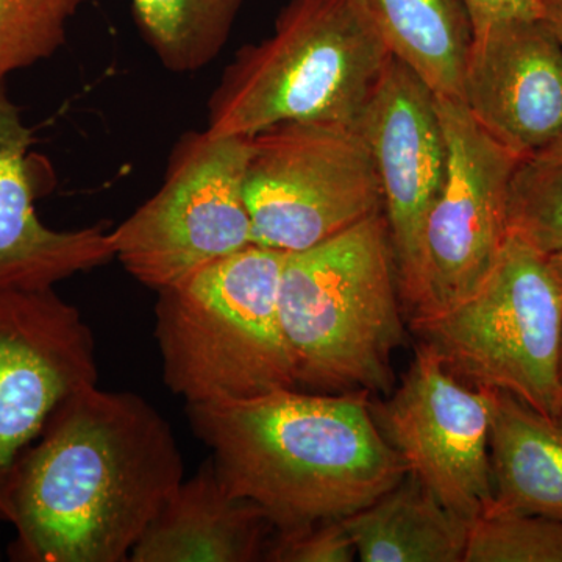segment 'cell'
<instances>
[{"instance_id":"6da1fadb","label":"cell","mask_w":562,"mask_h":562,"mask_svg":"<svg viewBox=\"0 0 562 562\" xmlns=\"http://www.w3.org/2000/svg\"><path fill=\"white\" fill-rule=\"evenodd\" d=\"M183 469L171 425L146 398L81 387L14 464L10 560L128 561Z\"/></svg>"},{"instance_id":"7a4b0ae2","label":"cell","mask_w":562,"mask_h":562,"mask_svg":"<svg viewBox=\"0 0 562 562\" xmlns=\"http://www.w3.org/2000/svg\"><path fill=\"white\" fill-rule=\"evenodd\" d=\"M187 413L225 490L260 506L276 531L347 519L409 472L368 392L280 390Z\"/></svg>"},{"instance_id":"3957f363","label":"cell","mask_w":562,"mask_h":562,"mask_svg":"<svg viewBox=\"0 0 562 562\" xmlns=\"http://www.w3.org/2000/svg\"><path fill=\"white\" fill-rule=\"evenodd\" d=\"M279 308L297 387L390 395L405 342L394 250L383 213L286 254Z\"/></svg>"},{"instance_id":"277c9868","label":"cell","mask_w":562,"mask_h":562,"mask_svg":"<svg viewBox=\"0 0 562 562\" xmlns=\"http://www.w3.org/2000/svg\"><path fill=\"white\" fill-rule=\"evenodd\" d=\"M392 55L362 0H290L228 63L206 131L250 138L290 122L358 125Z\"/></svg>"},{"instance_id":"5b68a950","label":"cell","mask_w":562,"mask_h":562,"mask_svg":"<svg viewBox=\"0 0 562 562\" xmlns=\"http://www.w3.org/2000/svg\"><path fill=\"white\" fill-rule=\"evenodd\" d=\"M284 258L254 243L157 291L162 380L187 405L297 390L280 319Z\"/></svg>"},{"instance_id":"8992f818","label":"cell","mask_w":562,"mask_h":562,"mask_svg":"<svg viewBox=\"0 0 562 562\" xmlns=\"http://www.w3.org/2000/svg\"><path fill=\"white\" fill-rule=\"evenodd\" d=\"M409 327L462 382L509 392L552 419L562 387V294L530 244L509 233L479 290Z\"/></svg>"},{"instance_id":"52a82bcc","label":"cell","mask_w":562,"mask_h":562,"mask_svg":"<svg viewBox=\"0 0 562 562\" xmlns=\"http://www.w3.org/2000/svg\"><path fill=\"white\" fill-rule=\"evenodd\" d=\"M244 198L258 246L291 254L383 213L358 125L290 122L249 138Z\"/></svg>"},{"instance_id":"ba28073f","label":"cell","mask_w":562,"mask_h":562,"mask_svg":"<svg viewBox=\"0 0 562 562\" xmlns=\"http://www.w3.org/2000/svg\"><path fill=\"white\" fill-rule=\"evenodd\" d=\"M249 138L190 132L173 147L160 190L113 235L114 260L160 291L254 244L244 198Z\"/></svg>"},{"instance_id":"9c48e42d","label":"cell","mask_w":562,"mask_h":562,"mask_svg":"<svg viewBox=\"0 0 562 562\" xmlns=\"http://www.w3.org/2000/svg\"><path fill=\"white\" fill-rule=\"evenodd\" d=\"M446 176L422 235V290L408 322L446 312L479 290L509 236L508 195L520 157L473 120L460 99L438 98Z\"/></svg>"},{"instance_id":"30bf717a","label":"cell","mask_w":562,"mask_h":562,"mask_svg":"<svg viewBox=\"0 0 562 562\" xmlns=\"http://www.w3.org/2000/svg\"><path fill=\"white\" fill-rule=\"evenodd\" d=\"M495 390L462 382L425 342L373 417L387 443L447 506L472 522L491 508Z\"/></svg>"},{"instance_id":"8fae6325","label":"cell","mask_w":562,"mask_h":562,"mask_svg":"<svg viewBox=\"0 0 562 562\" xmlns=\"http://www.w3.org/2000/svg\"><path fill=\"white\" fill-rule=\"evenodd\" d=\"M98 380L94 336L76 306L55 288H0V522L21 453L65 398Z\"/></svg>"},{"instance_id":"7c38bea8","label":"cell","mask_w":562,"mask_h":562,"mask_svg":"<svg viewBox=\"0 0 562 562\" xmlns=\"http://www.w3.org/2000/svg\"><path fill=\"white\" fill-rule=\"evenodd\" d=\"M383 195L406 321L422 290V235L446 176L447 144L436 95L391 57L358 122Z\"/></svg>"},{"instance_id":"4fadbf2b","label":"cell","mask_w":562,"mask_h":562,"mask_svg":"<svg viewBox=\"0 0 562 562\" xmlns=\"http://www.w3.org/2000/svg\"><path fill=\"white\" fill-rule=\"evenodd\" d=\"M462 102L483 131L524 158L562 135V47L543 18L473 33Z\"/></svg>"},{"instance_id":"5bb4252c","label":"cell","mask_w":562,"mask_h":562,"mask_svg":"<svg viewBox=\"0 0 562 562\" xmlns=\"http://www.w3.org/2000/svg\"><path fill=\"white\" fill-rule=\"evenodd\" d=\"M33 135L0 85V288L52 290L77 273L114 260L113 235L102 227L57 231L36 213Z\"/></svg>"},{"instance_id":"9a60e30c","label":"cell","mask_w":562,"mask_h":562,"mask_svg":"<svg viewBox=\"0 0 562 562\" xmlns=\"http://www.w3.org/2000/svg\"><path fill=\"white\" fill-rule=\"evenodd\" d=\"M273 531L260 506L225 490L209 458L172 492L128 561H265Z\"/></svg>"},{"instance_id":"2e32d148","label":"cell","mask_w":562,"mask_h":562,"mask_svg":"<svg viewBox=\"0 0 562 562\" xmlns=\"http://www.w3.org/2000/svg\"><path fill=\"white\" fill-rule=\"evenodd\" d=\"M490 454L491 508L562 524V428L557 422L495 390Z\"/></svg>"},{"instance_id":"e0dca14e","label":"cell","mask_w":562,"mask_h":562,"mask_svg":"<svg viewBox=\"0 0 562 562\" xmlns=\"http://www.w3.org/2000/svg\"><path fill=\"white\" fill-rule=\"evenodd\" d=\"M342 524L362 562H464L471 527L413 472Z\"/></svg>"},{"instance_id":"ac0fdd59","label":"cell","mask_w":562,"mask_h":562,"mask_svg":"<svg viewBox=\"0 0 562 562\" xmlns=\"http://www.w3.org/2000/svg\"><path fill=\"white\" fill-rule=\"evenodd\" d=\"M395 60L438 98L460 99L472 44L462 0H362Z\"/></svg>"},{"instance_id":"d6986e66","label":"cell","mask_w":562,"mask_h":562,"mask_svg":"<svg viewBox=\"0 0 562 562\" xmlns=\"http://www.w3.org/2000/svg\"><path fill=\"white\" fill-rule=\"evenodd\" d=\"M140 35L162 68L198 72L220 57L244 0H132Z\"/></svg>"},{"instance_id":"ffe728a7","label":"cell","mask_w":562,"mask_h":562,"mask_svg":"<svg viewBox=\"0 0 562 562\" xmlns=\"http://www.w3.org/2000/svg\"><path fill=\"white\" fill-rule=\"evenodd\" d=\"M508 228L546 257L562 250V135L517 162Z\"/></svg>"},{"instance_id":"44dd1931","label":"cell","mask_w":562,"mask_h":562,"mask_svg":"<svg viewBox=\"0 0 562 562\" xmlns=\"http://www.w3.org/2000/svg\"><path fill=\"white\" fill-rule=\"evenodd\" d=\"M85 0H0V85L61 49Z\"/></svg>"},{"instance_id":"7402d4cb","label":"cell","mask_w":562,"mask_h":562,"mask_svg":"<svg viewBox=\"0 0 562 562\" xmlns=\"http://www.w3.org/2000/svg\"><path fill=\"white\" fill-rule=\"evenodd\" d=\"M464 562H562V524L490 508L469 527Z\"/></svg>"},{"instance_id":"603a6c76","label":"cell","mask_w":562,"mask_h":562,"mask_svg":"<svg viewBox=\"0 0 562 562\" xmlns=\"http://www.w3.org/2000/svg\"><path fill=\"white\" fill-rule=\"evenodd\" d=\"M357 549L342 520L308 525L291 531H273L266 549L269 562H353Z\"/></svg>"},{"instance_id":"cb8c5ba5","label":"cell","mask_w":562,"mask_h":562,"mask_svg":"<svg viewBox=\"0 0 562 562\" xmlns=\"http://www.w3.org/2000/svg\"><path fill=\"white\" fill-rule=\"evenodd\" d=\"M462 3L471 20L472 35L494 22L516 18H542L539 0H462Z\"/></svg>"},{"instance_id":"d4e9b609","label":"cell","mask_w":562,"mask_h":562,"mask_svg":"<svg viewBox=\"0 0 562 562\" xmlns=\"http://www.w3.org/2000/svg\"><path fill=\"white\" fill-rule=\"evenodd\" d=\"M542 18L549 27L552 29L554 36L560 41L562 47V5L543 7Z\"/></svg>"},{"instance_id":"484cf974","label":"cell","mask_w":562,"mask_h":562,"mask_svg":"<svg viewBox=\"0 0 562 562\" xmlns=\"http://www.w3.org/2000/svg\"><path fill=\"white\" fill-rule=\"evenodd\" d=\"M547 261H549L550 271H552L554 281H557L558 288H560L562 294V250L549 255Z\"/></svg>"},{"instance_id":"4316f807","label":"cell","mask_w":562,"mask_h":562,"mask_svg":"<svg viewBox=\"0 0 562 562\" xmlns=\"http://www.w3.org/2000/svg\"><path fill=\"white\" fill-rule=\"evenodd\" d=\"M552 420L557 422L558 427L562 428V387L560 392V397H558L557 406H554Z\"/></svg>"},{"instance_id":"83f0119b","label":"cell","mask_w":562,"mask_h":562,"mask_svg":"<svg viewBox=\"0 0 562 562\" xmlns=\"http://www.w3.org/2000/svg\"><path fill=\"white\" fill-rule=\"evenodd\" d=\"M539 2H541L542 9L543 7L562 5V0H539Z\"/></svg>"},{"instance_id":"f1b7e54d","label":"cell","mask_w":562,"mask_h":562,"mask_svg":"<svg viewBox=\"0 0 562 562\" xmlns=\"http://www.w3.org/2000/svg\"><path fill=\"white\" fill-rule=\"evenodd\" d=\"M560 379L562 383V341H561V357H560Z\"/></svg>"}]
</instances>
